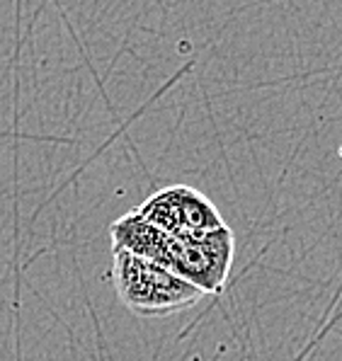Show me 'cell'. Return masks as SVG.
I'll list each match as a JSON object with an SVG mask.
<instances>
[{
    "label": "cell",
    "mask_w": 342,
    "mask_h": 361,
    "mask_svg": "<svg viewBox=\"0 0 342 361\" xmlns=\"http://www.w3.org/2000/svg\"><path fill=\"white\" fill-rule=\"evenodd\" d=\"M112 279L119 301L134 315L161 318L195 305L204 293L165 267L139 255L114 250Z\"/></svg>",
    "instance_id": "7a4b0ae2"
},
{
    "label": "cell",
    "mask_w": 342,
    "mask_h": 361,
    "mask_svg": "<svg viewBox=\"0 0 342 361\" xmlns=\"http://www.w3.org/2000/svg\"><path fill=\"white\" fill-rule=\"evenodd\" d=\"M136 214L173 235H207L226 226V219L212 199L187 185H173L151 194Z\"/></svg>",
    "instance_id": "3957f363"
},
{
    "label": "cell",
    "mask_w": 342,
    "mask_h": 361,
    "mask_svg": "<svg viewBox=\"0 0 342 361\" xmlns=\"http://www.w3.org/2000/svg\"><path fill=\"white\" fill-rule=\"evenodd\" d=\"M112 250L165 267L202 293H219L231 274L236 238L228 226L207 235H173L129 211L109 226Z\"/></svg>",
    "instance_id": "6da1fadb"
}]
</instances>
